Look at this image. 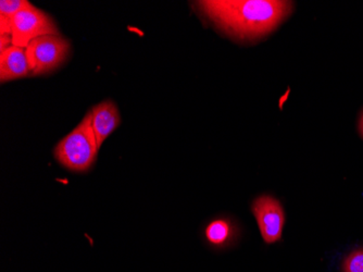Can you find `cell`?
Instances as JSON below:
<instances>
[{"mask_svg": "<svg viewBox=\"0 0 363 272\" xmlns=\"http://www.w3.org/2000/svg\"><path fill=\"white\" fill-rule=\"evenodd\" d=\"M197 6L214 26L240 40L268 36L294 8L291 1L282 0H206Z\"/></svg>", "mask_w": 363, "mask_h": 272, "instance_id": "1", "label": "cell"}, {"mask_svg": "<svg viewBox=\"0 0 363 272\" xmlns=\"http://www.w3.org/2000/svg\"><path fill=\"white\" fill-rule=\"evenodd\" d=\"M98 151L99 146L89 112L81 124L58 143L55 148V157L67 169L83 173L95 163Z\"/></svg>", "mask_w": 363, "mask_h": 272, "instance_id": "2", "label": "cell"}, {"mask_svg": "<svg viewBox=\"0 0 363 272\" xmlns=\"http://www.w3.org/2000/svg\"><path fill=\"white\" fill-rule=\"evenodd\" d=\"M28 63L33 75L52 72L68 57V40L60 36H45L35 38L26 47Z\"/></svg>", "mask_w": 363, "mask_h": 272, "instance_id": "3", "label": "cell"}, {"mask_svg": "<svg viewBox=\"0 0 363 272\" xmlns=\"http://www.w3.org/2000/svg\"><path fill=\"white\" fill-rule=\"evenodd\" d=\"M12 46L26 48L32 40L45 36H59V31L50 16L33 7L11 18Z\"/></svg>", "mask_w": 363, "mask_h": 272, "instance_id": "4", "label": "cell"}, {"mask_svg": "<svg viewBox=\"0 0 363 272\" xmlns=\"http://www.w3.org/2000/svg\"><path fill=\"white\" fill-rule=\"evenodd\" d=\"M252 210L263 241L267 244L279 242L285 226V212L281 202L264 194L252 202Z\"/></svg>", "mask_w": 363, "mask_h": 272, "instance_id": "5", "label": "cell"}, {"mask_svg": "<svg viewBox=\"0 0 363 272\" xmlns=\"http://www.w3.org/2000/svg\"><path fill=\"white\" fill-rule=\"evenodd\" d=\"M91 116V126L101 148L106 138L119 126L121 122L119 110L111 100L98 104L89 111Z\"/></svg>", "mask_w": 363, "mask_h": 272, "instance_id": "6", "label": "cell"}, {"mask_svg": "<svg viewBox=\"0 0 363 272\" xmlns=\"http://www.w3.org/2000/svg\"><path fill=\"white\" fill-rule=\"evenodd\" d=\"M32 75L26 49L11 46L0 52V81H12Z\"/></svg>", "mask_w": 363, "mask_h": 272, "instance_id": "7", "label": "cell"}, {"mask_svg": "<svg viewBox=\"0 0 363 272\" xmlns=\"http://www.w3.org/2000/svg\"><path fill=\"white\" fill-rule=\"evenodd\" d=\"M232 236V226L223 219L212 221L206 228V237L211 244L221 246Z\"/></svg>", "mask_w": 363, "mask_h": 272, "instance_id": "8", "label": "cell"}, {"mask_svg": "<svg viewBox=\"0 0 363 272\" xmlns=\"http://www.w3.org/2000/svg\"><path fill=\"white\" fill-rule=\"evenodd\" d=\"M33 7L28 0H3L0 1V16L11 19L16 13Z\"/></svg>", "mask_w": 363, "mask_h": 272, "instance_id": "9", "label": "cell"}, {"mask_svg": "<svg viewBox=\"0 0 363 272\" xmlns=\"http://www.w3.org/2000/svg\"><path fill=\"white\" fill-rule=\"evenodd\" d=\"M342 272H363V247L354 249L345 257Z\"/></svg>", "mask_w": 363, "mask_h": 272, "instance_id": "10", "label": "cell"}, {"mask_svg": "<svg viewBox=\"0 0 363 272\" xmlns=\"http://www.w3.org/2000/svg\"><path fill=\"white\" fill-rule=\"evenodd\" d=\"M11 46V36H0V52H4V50H6V49Z\"/></svg>", "mask_w": 363, "mask_h": 272, "instance_id": "11", "label": "cell"}, {"mask_svg": "<svg viewBox=\"0 0 363 272\" xmlns=\"http://www.w3.org/2000/svg\"><path fill=\"white\" fill-rule=\"evenodd\" d=\"M359 131H360L363 138V114H361L360 121H359Z\"/></svg>", "mask_w": 363, "mask_h": 272, "instance_id": "12", "label": "cell"}]
</instances>
